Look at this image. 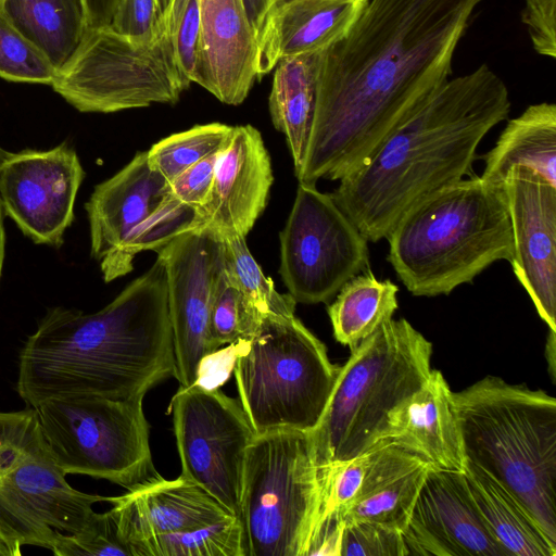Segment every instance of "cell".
<instances>
[{"mask_svg":"<svg viewBox=\"0 0 556 556\" xmlns=\"http://www.w3.org/2000/svg\"><path fill=\"white\" fill-rule=\"evenodd\" d=\"M481 1L368 0L349 34L321 51L299 182L343 178L440 88Z\"/></svg>","mask_w":556,"mask_h":556,"instance_id":"obj_1","label":"cell"},{"mask_svg":"<svg viewBox=\"0 0 556 556\" xmlns=\"http://www.w3.org/2000/svg\"><path fill=\"white\" fill-rule=\"evenodd\" d=\"M175 357L163 260L102 309L49 308L25 341L16 390L29 406L51 399L144 397L174 376Z\"/></svg>","mask_w":556,"mask_h":556,"instance_id":"obj_2","label":"cell"},{"mask_svg":"<svg viewBox=\"0 0 556 556\" xmlns=\"http://www.w3.org/2000/svg\"><path fill=\"white\" fill-rule=\"evenodd\" d=\"M509 111L488 64L447 79L330 194L368 242L386 239L414 205L473 175L478 146Z\"/></svg>","mask_w":556,"mask_h":556,"instance_id":"obj_3","label":"cell"},{"mask_svg":"<svg viewBox=\"0 0 556 556\" xmlns=\"http://www.w3.org/2000/svg\"><path fill=\"white\" fill-rule=\"evenodd\" d=\"M386 239L387 261L415 296L447 295L513 256L502 186L476 174L414 205Z\"/></svg>","mask_w":556,"mask_h":556,"instance_id":"obj_4","label":"cell"},{"mask_svg":"<svg viewBox=\"0 0 556 556\" xmlns=\"http://www.w3.org/2000/svg\"><path fill=\"white\" fill-rule=\"evenodd\" d=\"M465 459L485 471L556 544V400L486 376L454 392Z\"/></svg>","mask_w":556,"mask_h":556,"instance_id":"obj_5","label":"cell"},{"mask_svg":"<svg viewBox=\"0 0 556 556\" xmlns=\"http://www.w3.org/2000/svg\"><path fill=\"white\" fill-rule=\"evenodd\" d=\"M431 356L432 343L405 318L389 319L351 351L311 432L324 484L333 467L389 439L394 413L429 378Z\"/></svg>","mask_w":556,"mask_h":556,"instance_id":"obj_6","label":"cell"},{"mask_svg":"<svg viewBox=\"0 0 556 556\" xmlns=\"http://www.w3.org/2000/svg\"><path fill=\"white\" fill-rule=\"evenodd\" d=\"M341 365L294 315H266L233 374L240 404L255 434L289 429L313 432L334 389Z\"/></svg>","mask_w":556,"mask_h":556,"instance_id":"obj_7","label":"cell"},{"mask_svg":"<svg viewBox=\"0 0 556 556\" xmlns=\"http://www.w3.org/2000/svg\"><path fill=\"white\" fill-rule=\"evenodd\" d=\"M323 504L312 434L289 429L255 434L238 516L245 556H307Z\"/></svg>","mask_w":556,"mask_h":556,"instance_id":"obj_8","label":"cell"},{"mask_svg":"<svg viewBox=\"0 0 556 556\" xmlns=\"http://www.w3.org/2000/svg\"><path fill=\"white\" fill-rule=\"evenodd\" d=\"M143 397L51 399L36 408L50 455L64 475H87L127 490L157 473Z\"/></svg>","mask_w":556,"mask_h":556,"instance_id":"obj_9","label":"cell"},{"mask_svg":"<svg viewBox=\"0 0 556 556\" xmlns=\"http://www.w3.org/2000/svg\"><path fill=\"white\" fill-rule=\"evenodd\" d=\"M190 81L180 72L167 31L139 43L111 26L88 29L51 87L83 113H114L176 103Z\"/></svg>","mask_w":556,"mask_h":556,"instance_id":"obj_10","label":"cell"},{"mask_svg":"<svg viewBox=\"0 0 556 556\" xmlns=\"http://www.w3.org/2000/svg\"><path fill=\"white\" fill-rule=\"evenodd\" d=\"M368 241L330 193L300 184L280 232L279 274L300 303H327L369 269Z\"/></svg>","mask_w":556,"mask_h":556,"instance_id":"obj_11","label":"cell"},{"mask_svg":"<svg viewBox=\"0 0 556 556\" xmlns=\"http://www.w3.org/2000/svg\"><path fill=\"white\" fill-rule=\"evenodd\" d=\"M168 408L181 476L238 518L247 451L255 435L241 404L218 389L192 384L179 387Z\"/></svg>","mask_w":556,"mask_h":556,"instance_id":"obj_12","label":"cell"},{"mask_svg":"<svg viewBox=\"0 0 556 556\" xmlns=\"http://www.w3.org/2000/svg\"><path fill=\"white\" fill-rule=\"evenodd\" d=\"M85 170L64 141L49 150L9 152L0 166V200L22 233L36 244L60 248L74 222Z\"/></svg>","mask_w":556,"mask_h":556,"instance_id":"obj_13","label":"cell"},{"mask_svg":"<svg viewBox=\"0 0 556 556\" xmlns=\"http://www.w3.org/2000/svg\"><path fill=\"white\" fill-rule=\"evenodd\" d=\"M155 252L166 271L174 377L186 388L194 384L201 358L212 352L208 319L223 270V240L206 229L189 230Z\"/></svg>","mask_w":556,"mask_h":556,"instance_id":"obj_14","label":"cell"},{"mask_svg":"<svg viewBox=\"0 0 556 556\" xmlns=\"http://www.w3.org/2000/svg\"><path fill=\"white\" fill-rule=\"evenodd\" d=\"M52 458L18 465L0 481V535L14 547L53 548L62 533L79 532L108 496L75 490Z\"/></svg>","mask_w":556,"mask_h":556,"instance_id":"obj_15","label":"cell"},{"mask_svg":"<svg viewBox=\"0 0 556 556\" xmlns=\"http://www.w3.org/2000/svg\"><path fill=\"white\" fill-rule=\"evenodd\" d=\"M502 190L513 235L509 263L539 316L556 331V187L515 166Z\"/></svg>","mask_w":556,"mask_h":556,"instance_id":"obj_16","label":"cell"},{"mask_svg":"<svg viewBox=\"0 0 556 556\" xmlns=\"http://www.w3.org/2000/svg\"><path fill=\"white\" fill-rule=\"evenodd\" d=\"M402 534L407 555L509 556L479 513L464 472L431 464Z\"/></svg>","mask_w":556,"mask_h":556,"instance_id":"obj_17","label":"cell"},{"mask_svg":"<svg viewBox=\"0 0 556 556\" xmlns=\"http://www.w3.org/2000/svg\"><path fill=\"white\" fill-rule=\"evenodd\" d=\"M273 181L261 132L251 125L235 126L218 154L210 194L197 208L193 230L206 229L220 239L247 237L266 207Z\"/></svg>","mask_w":556,"mask_h":556,"instance_id":"obj_18","label":"cell"},{"mask_svg":"<svg viewBox=\"0 0 556 556\" xmlns=\"http://www.w3.org/2000/svg\"><path fill=\"white\" fill-rule=\"evenodd\" d=\"M109 510L119 540L135 556V548L147 539L225 520L231 515L199 485L181 475L165 480L159 475L128 489L123 495L108 496Z\"/></svg>","mask_w":556,"mask_h":556,"instance_id":"obj_19","label":"cell"},{"mask_svg":"<svg viewBox=\"0 0 556 556\" xmlns=\"http://www.w3.org/2000/svg\"><path fill=\"white\" fill-rule=\"evenodd\" d=\"M194 83L220 102L238 105L258 78V46L242 0H200Z\"/></svg>","mask_w":556,"mask_h":556,"instance_id":"obj_20","label":"cell"},{"mask_svg":"<svg viewBox=\"0 0 556 556\" xmlns=\"http://www.w3.org/2000/svg\"><path fill=\"white\" fill-rule=\"evenodd\" d=\"M368 0H275L256 33L258 79L282 59L319 52L343 39Z\"/></svg>","mask_w":556,"mask_h":556,"instance_id":"obj_21","label":"cell"},{"mask_svg":"<svg viewBox=\"0 0 556 556\" xmlns=\"http://www.w3.org/2000/svg\"><path fill=\"white\" fill-rule=\"evenodd\" d=\"M168 192V181L151 168L147 151L98 184L85 204L91 257L100 263L114 252Z\"/></svg>","mask_w":556,"mask_h":556,"instance_id":"obj_22","label":"cell"},{"mask_svg":"<svg viewBox=\"0 0 556 556\" xmlns=\"http://www.w3.org/2000/svg\"><path fill=\"white\" fill-rule=\"evenodd\" d=\"M388 440L433 466L464 470L466 459L453 391L440 370L432 368L426 383L394 413Z\"/></svg>","mask_w":556,"mask_h":556,"instance_id":"obj_23","label":"cell"},{"mask_svg":"<svg viewBox=\"0 0 556 556\" xmlns=\"http://www.w3.org/2000/svg\"><path fill=\"white\" fill-rule=\"evenodd\" d=\"M429 465L390 440L380 442L375 447L359 495L341 518L378 522L403 532Z\"/></svg>","mask_w":556,"mask_h":556,"instance_id":"obj_24","label":"cell"},{"mask_svg":"<svg viewBox=\"0 0 556 556\" xmlns=\"http://www.w3.org/2000/svg\"><path fill=\"white\" fill-rule=\"evenodd\" d=\"M481 157V178L494 186L501 187L513 167L522 166L556 187V105H529L508 121L494 147Z\"/></svg>","mask_w":556,"mask_h":556,"instance_id":"obj_25","label":"cell"},{"mask_svg":"<svg viewBox=\"0 0 556 556\" xmlns=\"http://www.w3.org/2000/svg\"><path fill=\"white\" fill-rule=\"evenodd\" d=\"M320 56L321 51L289 56L274 68L269 113L275 128L286 136L295 176L303 166L313 129Z\"/></svg>","mask_w":556,"mask_h":556,"instance_id":"obj_26","label":"cell"},{"mask_svg":"<svg viewBox=\"0 0 556 556\" xmlns=\"http://www.w3.org/2000/svg\"><path fill=\"white\" fill-rule=\"evenodd\" d=\"M463 472L490 532L509 556L556 555V544L505 488L471 463Z\"/></svg>","mask_w":556,"mask_h":556,"instance_id":"obj_27","label":"cell"},{"mask_svg":"<svg viewBox=\"0 0 556 556\" xmlns=\"http://www.w3.org/2000/svg\"><path fill=\"white\" fill-rule=\"evenodd\" d=\"M0 8L58 72L72 59L88 31L84 0H0Z\"/></svg>","mask_w":556,"mask_h":556,"instance_id":"obj_28","label":"cell"},{"mask_svg":"<svg viewBox=\"0 0 556 556\" xmlns=\"http://www.w3.org/2000/svg\"><path fill=\"white\" fill-rule=\"evenodd\" d=\"M397 292L395 283L378 279L370 268L353 277L327 307L334 339L353 351L393 317Z\"/></svg>","mask_w":556,"mask_h":556,"instance_id":"obj_29","label":"cell"},{"mask_svg":"<svg viewBox=\"0 0 556 556\" xmlns=\"http://www.w3.org/2000/svg\"><path fill=\"white\" fill-rule=\"evenodd\" d=\"M223 240V267L228 282L241 301L242 338L248 340L266 315H294L296 301L279 293L250 253L245 237Z\"/></svg>","mask_w":556,"mask_h":556,"instance_id":"obj_30","label":"cell"},{"mask_svg":"<svg viewBox=\"0 0 556 556\" xmlns=\"http://www.w3.org/2000/svg\"><path fill=\"white\" fill-rule=\"evenodd\" d=\"M195 220L197 208L181 203L169 191L122 244L99 263L103 280L111 282L129 274L134 269L132 262L138 253L155 251L177 235L193 230Z\"/></svg>","mask_w":556,"mask_h":556,"instance_id":"obj_31","label":"cell"},{"mask_svg":"<svg viewBox=\"0 0 556 556\" xmlns=\"http://www.w3.org/2000/svg\"><path fill=\"white\" fill-rule=\"evenodd\" d=\"M135 556H245L237 517L184 531L157 534L141 542Z\"/></svg>","mask_w":556,"mask_h":556,"instance_id":"obj_32","label":"cell"},{"mask_svg":"<svg viewBox=\"0 0 556 556\" xmlns=\"http://www.w3.org/2000/svg\"><path fill=\"white\" fill-rule=\"evenodd\" d=\"M233 126L222 123L197 125L173 134L148 151V162L167 181L202 159L219 152L229 142Z\"/></svg>","mask_w":556,"mask_h":556,"instance_id":"obj_33","label":"cell"},{"mask_svg":"<svg viewBox=\"0 0 556 556\" xmlns=\"http://www.w3.org/2000/svg\"><path fill=\"white\" fill-rule=\"evenodd\" d=\"M58 70L0 8V77L15 83L52 85Z\"/></svg>","mask_w":556,"mask_h":556,"instance_id":"obj_34","label":"cell"},{"mask_svg":"<svg viewBox=\"0 0 556 556\" xmlns=\"http://www.w3.org/2000/svg\"><path fill=\"white\" fill-rule=\"evenodd\" d=\"M52 458L36 408L0 412V481L22 463Z\"/></svg>","mask_w":556,"mask_h":556,"instance_id":"obj_35","label":"cell"},{"mask_svg":"<svg viewBox=\"0 0 556 556\" xmlns=\"http://www.w3.org/2000/svg\"><path fill=\"white\" fill-rule=\"evenodd\" d=\"M56 556H131L119 540L108 511L93 513L88 523L76 533H62L52 548Z\"/></svg>","mask_w":556,"mask_h":556,"instance_id":"obj_36","label":"cell"},{"mask_svg":"<svg viewBox=\"0 0 556 556\" xmlns=\"http://www.w3.org/2000/svg\"><path fill=\"white\" fill-rule=\"evenodd\" d=\"M344 522L340 556H407L402 531L367 520Z\"/></svg>","mask_w":556,"mask_h":556,"instance_id":"obj_37","label":"cell"},{"mask_svg":"<svg viewBox=\"0 0 556 556\" xmlns=\"http://www.w3.org/2000/svg\"><path fill=\"white\" fill-rule=\"evenodd\" d=\"M242 338L241 301L238 291L228 282L224 267L217 279L208 319L212 352Z\"/></svg>","mask_w":556,"mask_h":556,"instance_id":"obj_38","label":"cell"},{"mask_svg":"<svg viewBox=\"0 0 556 556\" xmlns=\"http://www.w3.org/2000/svg\"><path fill=\"white\" fill-rule=\"evenodd\" d=\"M139 43H149L166 31L156 0H121L110 25Z\"/></svg>","mask_w":556,"mask_h":556,"instance_id":"obj_39","label":"cell"},{"mask_svg":"<svg viewBox=\"0 0 556 556\" xmlns=\"http://www.w3.org/2000/svg\"><path fill=\"white\" fill-rule=\"evenodd\" d=\"M200 0H184L169 33L178 67L188 81H194L200 38Z\"/></svg>","mask_w":556,"mask_h":556,"instance_id":"obj_40","label":"cell"},{"mask_svg":"<svg viewBox=\"0 0 556 556\" xmlns=\"http://www.w3.org/2000/svg\"><path fill=\"white\" fill-rule=\"evenodd\" d=\"M219 152L194 163L168 181L170 193L184 204L195 208L202 206L212 188Z\"/></svg>","mask_w":556,"mask_h":556,"instance_id":"obj_41","label":"cell"},{"mask_svg":"<svg viewBox=\"0 0 556 556\" xmlns=\"http://www.w3.org/2000/svg\"><path fill=\"white\" fill-rule=\"evenodd\" d=\"M534 50L544 56H556V0H526L521 14Z\"/></svg>","mask_w":556,"mask_h":556,"instance_id":"obj_42","label":"cell"},{"mask_svg":"<svg viewBox=\"0 0 556 556\" xmlns=\"http://www.w3.org/2000/svg\"><path fill=\"white\" fill-rule=\"evenodd\" d=\"M247 344L248 340L239 339L228 344L227 348L218 349L203 356L198 366L194 384L208 390H217L229 378L238 355Z\"/></svg>","mask_w":556,"mask_h":556,"instance_id":"obj_43","label":"cell"},{"mask_svg":"<svg viewBox=\"0 0 556 556\" xmlns=\"http://www.w3.org/2000/svg\"><path fill=\"white\" fill-rule=\"evenodd\" d=\"M344 523L339 515L326 516L315 531L307 556H340Z\"/></svg>","mask_w":556,"mask_h":556,"instance_id":"obj_44","label":"cell"},{"mask_svg":"<svg viewBox=\"0 0 556 556\" xmlns=\"http://www.w3.org/2000/svg\"><path fill=\"white\" fill-rule=\"evenodd\" d=\"M88 29L110 26L121 0H84Z\"/></svg>","mask_w":556,"mask_h":556,"instance_id":"obj_45","label":"cell"},{"mask_svg":"<svg viewBox=\"0 0 556 556\" xmlns=\"http://www.w3.org/2000/svg\"><path fill=\"white\" fill-rule=\"evenodd\" d=\"M275 0H242L249 21L255 34L257 33L264 15Z\"/></svg>","mask_w":556,"mask_h":556,"instance_id":"obj_46","label":"cell"},{"mask_svg":"<svg viewBox=\"0 0 556 556\" xmlns=\"http://www.w3.org/2000/svg\"><path fill=\"white\" fill-rule=\"evenodd\" d=\"M9 152L10 151H7L5 149H3L0 146V166H1L2 162L4 161V159L7 157V155L9 154ZM4 216H5L4 211H3L2 203L0 200V280H1V276H2V268H3V263H4V256H5V230H4V223H3Z\"/></svg>","mask_w":556,"mask_h":556,"instance_id":"obj_47","label":"cell"},{"mask_svg":"<svg viewBox=\"0 0 556 556\" xmlns=\"http://www.w3.org/2000/svg\"><path fill=\"white\" fill-rule=\"evenodd\" d=\"M546 359L548 365V372L555 381L556 375V331L548 329L547 340H546Z\"/></svg>","mask_w":556,"mask_h":556,"instance_id":"obj_48","label":"cell"},{"mask_svg":"<svg viewBox=\"0 0 556 556\" xmlns=\"http://www.w3.org/2000/svg\"><path fill=\"white\" fill-rule=\"evenodd\" d=\"M21 548L14 547L0 535V556H20Z\"/></svg>","mask_w":556,"mask_h":556,"instance_id":"obj_49","label":"cell"},{"mask_svg":"<svg viewBox=\"0 0 556 556\" xmlns=\"http://www.w3.org/2000/svg\"><path fill=\"white\" fill-rule=\"evenodd\" d=\"M156 3H157V8H159L160 14L163 20V24H165L167 16L169 14V11L172 9V5L174 3V0H156Z\"/></svg>","mask_w":556,"mask_h":556,"instance_id":"obj_50","label":"cell"}]
</instances>
